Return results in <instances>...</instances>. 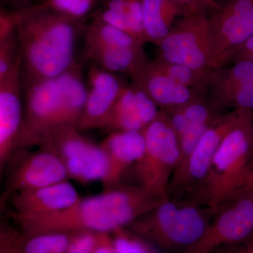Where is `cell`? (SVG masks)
<instances>
[{"label": "cell", "instance_id": "e575fe53", "mask_svg": "<svg viewBox=\"0 0 253 253\" xmlns=\"http://www.w3.org/2000/svg\"><path fill=\"white\" fill-rule=\"evenodd\" d=\"M91 253H116L112 235L111 234H99L97 243Z\"/></svg>", "mask_w": 253, "mask_h": 253}, {"label": "cell", "instance_id": "3957f363", "mask_svg": "<svg viewBox=\"0 0 253 253\" xmlns=\"http://www.w3.org/2000/svg\"><path fill=\"white\" fill-rule=\"evenodd\" d=\"M253 113L249 111L224 136L212 158L200 204L213 215L237 192L253 156Z\"/></svg>", "mask_w": 253, "mask_h": 253}, {"label": "cell", "instance_id": "4dcf8cb0", "mask_svg": "<svg viewBox=\"0 0 253 253\" xmlns=\"http://www.w3.org/2000/svg\"><path fill=\"white\" fill-rule=\"evenodd\" d=\"M182 11V16L206 14L207 11H214L220 4L215 0H172Z\"/></svg>", "mask_w": 253, "mask_h": 253}, {"label": "cell", "instance_id": "8992f818", "mask_svg": "<svg viewBox=\"0 0 253 253\" xmlns=\"http://www.w3.org/2000/svg\"><path fill=\"white\" fill-rule=\"evenodd\" d=\"M143 133L144 152L136 163L140 186L161 199H168L169 183L179 158L177 136L162 110Z\"/></svg>", "mask_w": 253, "mask_h": 253}, {"label": "cell", "instance_id": "ac0fdd59", "mask_svg": "<svg viewBox=\"0 0 253 253\" xmlns=\"http://www.w3.org/2000/svg\"><path fill=\"white\" fill-rule=\"evenodd\" d=\"M158 108L146 91L131 81L120 95L106 129L143 131L157 118L161 111Z\"/></svg>", "mask_w": 253, "mask_h": 253}, {"label": "cell", "instance_id": "9a60e30c", "mask_svg": "<svg viewBox=\"0 0 253 253\" xmlns=\"http://www.w3.org/2000/svg\"><path fill=\"white\" fill-rule=\"evenodd\" d=\"M87 95L77 128L81 131L105 128L120 95L126 85L122 77L91 64L86 75Z\"/></svg>", "mask_w": 253, "mask_h": 253}, {"label": "cell", "instance_id": "7402d4cb", "mask_svg": "<svg viewBox=\"0 0 253 253\" xmlns=\"http://www.w3.org/2000/svg\"><path fill=\"white\" fill-rule=\"evenodd\" d=\"M94 18L146 43L141 0H107Z\"/></svg>", "mask_w": 253, "mask_h": 253}, {"label": "cell", "instance_id": "7c38bea8", "mask_svg": "<svg viewBox=\"0 0 253 253\" xmlns=\"http://www.w3.org/2000/svg\"><path fill=\"white\" fill-rule=\"evenodd\" d=\"M249 111L232 110L218 116L200 139L189 158L182 179L173 190H185L191 194L189 202L201 205L200 196L216 151L226 134Z\"/></svg>", "mask_w": 253, "mask_h": 253}, {"label": "cell", "instance_id": "603a6c76", "mask_svg": "<svg viewBox=\"0 0 253 253\" xmlns=\"http://www.w3.org/2000/svg\"><path fill=\"white\" fill-rule=\"evenodd\" d=\"M141 3L145 41L158 46L182 11L172 0H141Z\"/></svg>", "mask_w": 253, "mask_h": 253}, {"label": "cell", "instance_id": "d6a6232c", "mask_svg": "<svg viewBox=\"0 0 253 253\" xmlns=\"http://www.w3.org/2000/svg\"><path fill=\"white\" fill-rule=\"evenodd\" d=\"M16 31L14 15L9 11H0V44Z\"/></svg>", "mask_w": 253, "mask_h": 253}, {"label": "cell", "instance_id": "f35d334b", "mask_svg": "<svg viewBox=\"0 0 253 253\" xmlns=\"http://www.w3.org/2000/svg\"><path fill=\"white\" fill-rule=\"evenodd\" d=\"M8 200L3 195L0 194V219L2 217L5 211V206Z\"/></svg>", "mask_w": 253, "mask_h": 253}, {"label": "cell", "instance_id": "52a82bcc", "mask_svg": "<svg viewBox=\"0 0 253 253\" xmlns=\"http://www.w3.org/2000/svg\"><path fill=\"white\" fill-rule=\"evenodd\" d=\"M158 46V59L203 72L212 71V31L206 14L183 16Z\"/></svg>", "mask_w": 253, "mask_h": 253}, {"label": "cell", "instance_id": "f546056e", "mask_svg": "<svg viewBox=\"0 0 253 253\" xmlns=\"http://www.w3.org/2000/svg\"><path fill=\"white\" fill-rule=\"evenodd\" d=\"M99 234L91 231H80L73 234L71 243L65 253H91Z\"/></svg>", "mask_w": 253, "mask_h": 253}, {"label": "cell", "instance_id": "44dd1931", "mask_svg": "<svg viewBox=\"0 0 253 253\" xmlns=\"http://www.w3.org/2000/svg\"><path fill=\"white\" fill-rule=\"evenodd\" d=\"M56 78L59 87L60 111L56 129L77 127L87 95V85L81 65L76 63Z\"/></svg>", "mask_w": 253, "mask_h": 253}, {"label": "cell", "instance_id": "d6986e66", "mask_svg": "<svg viewBox=\"0 0 253 253\" xmlns=\"http://www.w3.org/2000/svg\"><path fill=\"white\" fill-rule=\"evenodd\" d=\"M108 159V172L102 181L105 190L119 185L129 166L138 162L145 150L143 131H113L101 144Z\"/></svg>", "mask_w": 253, "mask_h": 253}, {"label": "cell", "instance_id": "4fadbf2b", "mask_svg": "<svg viewBox=\"0 0 253 253\" xmlns=\"http://www.w3.org/2000/svg\"><path fill=\"white\" fill-rule=\"evenodd\" d=\"M205 96L220 113L245 109L253 113V62L238 61L210 71Z\"/></svg>", "mask_w": 253, "mask_h": 253}, {"label": "cell", "instance_id": "484cf974", "mask_svg": "<svg viewBox=\"0 0 253 253\" xmlns=\"http://www.w3.org/2000/svg\"><path fill=\"white\" fill-rule=\"evenodd\" d=\"M148 66L155 72L163 75L181 85L201 91L205 96L210 71H196L187 66L168 62L161 59L149 61Z\"/></svg>", "mask_w": 253, "mask_h": 253}, {"label": "cell", "instance_id": "5b68a950", "mask_svg": "<svg viewBox=\"0 0 253 253\" xmlns=\"http://www.w3.org/2000/svg\"><path fill=\"white\" fill-rule=\"evenodd\" d=\"M86 58L91 64L129 78L149 62L144 43L94 18L84 31Z\"/></svg>", "mask_w": 253, "mask_h": 253}, {"label": "cell", "instance_id": "2e32d148", "mask_svg": "<svg viewBox=\"0 0 253 253\" xmlns=\"http://www.w3.org/2000/svg\"><path fill=\"white\" fill-rule=\"evenodd\" d=\"M23 122L21 71L0 85V184L5 168L18 150Z\"/></svg>", "mask_w": 253, "mask_h": 253}, {"label": "cell", "instance_id": "ffe728a7", "mask_svg": "<svg viewBox=\"0 0 253 253\" xmlns=\"http://www.w3.org/2000/svg\"><path fill=\"white\" fill-rule=\"evenodd\" d=\"M148 63L131 78V81L140 86L162 111H172L196 98L205 96L199 90L181 85L155 72L148 66Z\"/></svg>", "mask_w": 253, "mask_h": 253}, {"label": "cell", "instance_id": "4316f807", "mask_svg": "<svg viewBox=\"0 0 253 253\" xmlns=\"http://www.w3.org/2000/svg\"><path fill=\"white\" fill-rule=\"evenodd\" d=\"M21 71V52L16 31L0 44V85Z\"/></svg>", "mask_w": 253, "mask_h": 253}, {"label": "cell", "instance_id": "d4e9b609", "mask_svg": "<svg viewBox=\"0 0 253 253\" xmlns=\"http://www.w3.org/2000/svg\"><path fill=\"white\" fill-rule=\"evenodd\" d=\"M73 234L74 233L61 231H17L14 246L17 253H65Z\"/></svg>", "mask_w": 253, "mask_h": 253}, {"label": "cell", "instance_id": "83f0119b", "mask_svg": "<svg viewBox=\"0 0 253 253\" xmlns=\"http://www.w3.org/2000/svg\"><path fill=\"white\" fill-rule=\"evenodd\" d=\"M97 0H44L42 6L60 15L84 21L94 7Z\"/></svg>", "mask_w": 253, "mask_h": 253}, {"label": "cell", "instance_id": "60d3db41", "mask_svg": "<svg viewBox=\"0 0 253 253\" xmlns=\"http://www.w3.org/2000/svg\"><path fill=\"white\" fill-rule=\"evenodd\" d=\"M253 163V158H252V161H251V163ZM250 164V165H251Z\"/></svg>", "mask_w": 253, "mask_h": 253}, {"label": "cell", "instance_id": "b9f144b4", "mask_svg": "<svg viewBox=\"0 0 253 253\" xmlns=\"http://www.w3.org/2000/svg\"><path fill=\"white\" fill-rule=\"evenodd\" d=\"M249 237H253V234L251 236H249Z\"/></svg>", "mask_w": 253, "mask_h": 253}, {"label": "cell", "instance_id": "8d00e7d4", "mask_svg": "<svg viewBox=\"0 0 253 253\" xmlns=\"http://www.w3.org/2000/svg\"><path fill=\"white\" fill-rule=\"evenodd\" d=\"M31 0H0L3 7L6 6L11 9V13L16 12L30 6Z\"/></svg>", "mask_w": 253, "mask_h": 253}, {"label": "cell", "instance_id": "30bf717a", "mask_svg": "<svg viewBox=\"0 0 253 253\" xmlns=\"http://www.w3.org/2000/svg\"><path fill=\"white\" fill-rule=\"evenodd\" d=\"M22 86L23 122L18 150L41 145L57 127L60 111L57 78L30 82Z\"/></svg>", "mask_w": 253, "mask_h": 253}, {"label": "cell", "instance_id": "9c48e42d", "mask_svg": "<svg viewBox=\"0 0 253 253\" xmlns=\"http://www.w3.org/2000/svg\"><path fill=\"white\" fill-rule=\"evenodd\" d=\"M77 127H61L50 132L41 146L52 149L62 160L68 176L83 183L104 181L108 159L101 145L81 134Z\"/></svg>", "mask_w": 253, "mask_h": 253}, {"label": "cell", "instance_id": "7a4b0ae2", "mask_svg": "<svg viewBox=\"0 0 253 253\" xmlns=\"http://www.w3.org/2000/svg\"><path fill=\"white\" fill-rule=\"evenodd\" d=\"M163 200L142 186H120L80 199L61 212L17 221L21 232L91 231L113 234L154 210Z\"/></svg>", "mask_w": 253, "mask_h": 253}, {"label": "cell", "instance_id": "cb8c5ba5", "mask_svg": "<svg viewBox=\"0 0 253 253\" xmlns=\"http://www.w3.org/2000/svg\"><path fill=\"white\" fill-rule=\"evenodd\" d=\"M165 112L178 139L191 129L211 126L222 113L206 96H200L181 107Z\"/></svg>", "mask_w": 253, "mask_h": 253}, {"label": "cell", "instance_id": "f1b7e54d", "mask_svg": "<svg viewBox=\"0 0 253 253\" xmlns=\"http://www.w3.org/2000/svg\"><path fill=\"white\" fill-rule=\"evenodd\" d=\"M111 235L116 253H157L149 242L127 228L118 229Z\"/></svg>", "mask_w": 253, "mask_h": 253}, {"label": "cell", "instance_id": "d590c367", "mask_svg": "<svg viewBox=\"0 0 253 253\" xmlns=\"http://www.w3.org/2000/svg\"><path fill=\"white\" fill-rule=\"evenodd\" d=\"M214 253H253V237H249L239 244L220 250Z\"/></svg>", "mask_w": 253, "mask_h": 253}, {"label": "cell", "instance_id": "e0dca14e", "mask_svg": "<svg viewBox=\"0 0 253 253\" xmlns=\"http://www.w3.org/2000/svg\"><path fill=\"white\" fill-rule=\"evenodd\" d=\"M77 190L67 180L13 195L16 221L49 215L68 209L79 200Z\"/></svg>", "mask_w": 253, "mask_h": 253}, {"label": "cell", "instance_id": "836d02e7", "mask_svg": "<svg viewBox=\"0 0 253 253\" xmlns=\"http://www.w3.org/2000/svg\"><path fill=\"white\" fill-rule=\"evenodd\" d=\"M241 61L253 62V36L235 50L231 55L229 63H234Z\"/></svg>", "mask_w": 253, "mask_h": 253}, {"label": "cell", "instance_id": "74e56055", "mask_svg": "<svg viewBox=\"0 0 253 253\" xmlns=\"http://www.w3.org/2000/svg\"><path fill=\"white\" fill-rule=\"evenodd\" d=\"M241 191L253 192V163L250 165L249 169L243 179L239 189L238 190V191Z\"/></svg>", "mask_w": 253, "mask_h": 253}, {"label": "cell", "instance_id": "1f68e13d", "mask_svg": "<svg viewBox=\"0 0 253 253\" xmlns=\"http://www.w3.org/2000/svg\"><path fill=\"white\" fill-rule=\"evenodd\" d=\"M17 231L11 226L0 222V253H17L14 246Z\"/></svg>", "mask_w": 253, "mask_h": 253}, {"label": "cell", "instance_id": "5bb4252c", "mask_svg": "<svg viewBox=\"0 0 253 253\" xmlns=\"http://www.w3.org/2000/svg\"><path fill=\"white\" fill-rule=\"evenodd\" d=\"M39 151L19 155L1 193L6 199L15 194L66 181L67 169L59 155L41 146Z\"/></svg>", "mask_w": 253, "mask_h": 253}, {"label": "cell", "instance_id": "6da1fadb", "mask_svg": "<svg viewBox=\"0 0 253 253\" xmlns=\"http://www.w3.org/2000/svg\"><path fill=\"white\" fill-rule=\"evenodd\" d=\"M21 52L22 84L61 76L77 63L76 46L85 26L41 4L13 12Z\"/></svg>", "mask_w": 253, "mask_h": 253}, {"label": "cell", "instance_id": "ba28073f", "mask_svg": "<svg viewBox=\"0 0 253 253\" xmlns=\"http://www.w3.org/2000/svg\"><path fill=\"white\" fill-rule=\"evenodd\" d=\"M203 235L181 253H214L253 234V192L238 191L214 214Z\"/></svg>", "mask_w": 253, "mask_h": 253}, {"label": "cell", "instance_id": "277c9868", "mask_svg": "<svg viewBox=\"0 0 253 253\" xmlns=\"http://www.w3.org/2000/svg\"><path fill=\"white\" fill-rule=\"evenodd\" d=\"M213 216L206 206L169 197L126 228L150 244L181 253L200 239Z\"/></svg>", "mask_w": 253, "mask_h": 253}, {"label": "cell", "instance_id": "ab89813d", "mask_svg": "<svg viewBox=\"0 0 253 253\" xmlns=\"http://www.w3.org/2000/svg\"><path fill=\"white\" fill-rule=\"evenodd\" d=\"M0 11H5L4 7H3L2 5L0 3Z\"/></svg>", "mask_w": 253, "mask_h": 253}, {"label": "cell", "instance_id": "8fae6325", "mask_svg": "<svg viewBox=\"0 0 253 253\" xmlns=\"http://www.w3.org/2000/svg\"><path fill=\"white\" fill-rule=\"evenodd\" d=\"M212 37L211 69L224 67L253 36V0H227L209 18Z\"/></svg>", "mask_w": 253, "mask_h": 253}]
</instances>
